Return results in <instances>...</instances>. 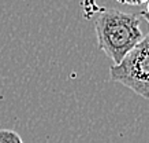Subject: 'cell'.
<instances>
[{"label":"cell","mask_w":149,"mask_h":143,"mask_svg":"<svg viewBox=\"0 0 149 143\" xmlns=\"http://www.w3.org/2000/svg\"><path fill=\"white\" fill-rule=\"evenodd\" d=\"M140 14H129L116 8L104 10L95 22L99 48L118 65L133 47L142 40Z\"/></svg>","instance_id":"1"},{"label":"cell","mask_w":149,"mask_h":143,"mask_svg":"<svg viewBox=\"0 0 149 143\" xmlns=\"http://www.w3.org/2000/svg\"><path fill=\"white\" fill-rule=\"evenodd\" d=\"M140 15L149 25L148 13L142 11ZM109 80L130 88L144 99H149V30L119 63L109 68Z\"/></svg>","instance_id":"2"},{"label":"cell","mask_w":149,"mask_h":143,"mask_svg":"<svg viewBox=\"0 0 149 143\" xmlns=\"http://www.w3.org/2000/svg\"><path fill=\"white\" fill-rule=\"evenodd\" d=\"M0 143H23V140L13 129H0Z\"/></svg>","instance_id":"3"},{"label":"cell","mask_w":149,"mask_h":143,"mask_svg":"<svg viewBox=\"0 0 149 143\" xmlns=\"http://www.w3.org/2000/svg\"><path fill=\"white\" fill-rule=\"evenodd\" d=\"M116 1L127 6H140V4H144L146 0H116Z\"/></svg>","instance_id":"4"},{"label":"cell","mask_w":149,"mask_h":143,"mask_svg":"<svg viewBox=\"0 0 149 143\" xmlns=\"http://www.w3.org/2000/svg\"><path fill=\"white\" fill-rule=\"evenodd\" d=\"M146 13L149 14V1H148V6H146Z\"/></svg>","instance_id":"5"}]
</instances>
